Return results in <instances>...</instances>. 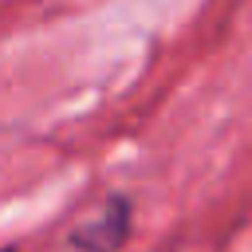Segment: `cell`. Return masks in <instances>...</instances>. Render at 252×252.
Returning <instances> with one entry per match:
<instances>
[{
  "label": "cell",
  "mask_w": 252,
  "mask_h": 252,
  "mask_svg": "<svg viewBox=\"0 0 252 252\" xmlns=\"http://www.w3.org/2000/svg\"><path fill=\"white\" fill-rule=\"evenodd\" d=\"M126 232H130V205L122 197H114L98 209V217H91L87 224H79L71 232V244L83 252H114V248H122Z\"/></svg>",
  "instance_id": "obj_1"
}]
</instances>
